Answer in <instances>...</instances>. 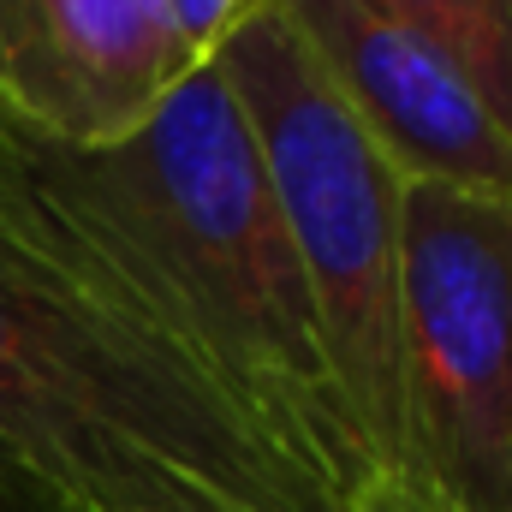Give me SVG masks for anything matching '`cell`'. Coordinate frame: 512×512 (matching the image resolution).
<instances>
[{
	"label": "cell",
	"instance_id": "obj_1",
	"mask_svg": "<svg viewBox=\"0 0 512 512\" xmlns=\"http://www.w3.org/2000/svg\"><path fill=\"white\" fill-rule=\"evenodd\" d=\"M12 161L90 233L179 358L346 512H411L370 465L256 137L215 66L143 131L60 149L0 120Z\"/></svg>",
	"mask_w": 512,
	"mask_h": 512
},
{
	"label": "cell",
	"instance_id": "obj_2",
	"mask_svg": "<svg viewBox=\"0 0 512 512\" xmlns=\"http://www.w3.org/2000/svg\"><path fill=\"white\" fill-rule=\"evenodd\" d=\"M0 495L12 512H346L251 429L0 143Z\"/></svg>",
	"mask_w": 512,
	"mask_h": 512
},
{
	"label": "cell",
	"instance_id": "obj_3",
	"mask_svg": "<svg viewBox=\"0 0 512 512\" xmlns=\"http://www.w3.org/2000/svg\"><path fill=\"white\" fill-rule=\"evenodd\" d=\"M256 137L274 209L316 298L334 382L382 483L411 512L405 340H399V173L358 126L280 0H262L209 60Z\"/></svg>",
	"mask_w": 512,
	"mask_h": 512
},
{
	"label": "cell",
	"instance_id": "obj_4",
	"mask_svg": "<svg viewBox=\"0 0 512 512\" xmlns=\"http://www.w3.org/2000/svg\"><path fill=\"white\" fill-rule=\"evenodd\" d=\"M405 441L423 512H512V203L399 185Z\"/></svg>",
	"mask_w": 512,
	"mask_h": 512
},
{
	"label": "cell",
	"instance_id": "obj_5",
	"mask_svg": "<svg viewBox=\"0 0 512 512\" xmlns=\"http://www.w3.org/2000/svg\"><path fill=\"white\" fill-rule=\"evenodd\" d=\"M197 66L161 0H0V120L60 149H108Z\"/></svg>",
	"mask_w": 512,
	"mask_h": 512
},
{
	"label": "cell",
	"instance_id": "obj_6",
	"mask_svg": "<svg viewBox=\"0 0 512 512\" xmlns=\"http://www.w3.org/2000/svg\"><path fill=\"white\" fill-rule=\"evenodd\" d=\"M280 6L405 185H453L512 203V137L423 36L358 0Z\"/></svg>",
	"mask_w": 512,
	"mask_h": 512
},
{
	"label": "cell",
	"instance_id": "obj_7",
	"mask_svg": "<svg viewBox=\"0 0 512 512\" xmlns=\"http://www.w3.org/2000/svg\"><path fill=\"white\" fill-rule=\"evenodd\" d=\"M376 18L423 36L512 137V0H358Z\"/></svg>",
	"mask_w": 512,
	"mask_h": 512
},
{
	"label": "cell",
	"instance_id": "obj_8",
	"mask_svg": "<svg viewBox=\"0 0 512 512\" xmlns=\"http://www.w3.org/2000/svg\"><path fill=\"white\" fill-rule=\"evenodd\" d=\"M262 0H161V18L173 30V42L185 48L191 66H209L221 54V42L251 18Z\"/></svg>",
	"mask_w": 512,
	"mask_h": 512
},
{
	"label": "cell",
	"instance_id": "obj_9",
	"mask_svg": "<svg viewBox=\"0 0 512 512\" xmlns=\"http://www.w3.org/2000/svg\"><path fill=\"white\" fill-rule=\"evenodd\" d=\"M126 512H227V507H215L209 495H155V501H137Z\"/></svg>",
	"mask_w": 512,
	"mask_h": 512
},
{
	"label": "cell",
	"instance_id": "obj_10",
	"mask_svg": "<svg viewBox=\"0 0 512 512\" xmlns=\"http://www.w3.org/2000/svg\"><path fill=\"white\" fill-rule=\"evenodd\" d=\"M0 512H12V507H6V495H0Z\"/></svg>",
	"mask_w": 512,
	"mask_h": 512
}]
</instances>
